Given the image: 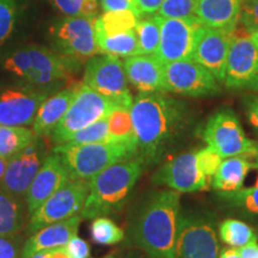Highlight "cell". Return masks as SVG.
<instances>
[{"label":"cell","mask_w":258,"mask_h":258,"mask_svg":"<svg viewBox=\"0 0 258 258\" xmlns=\"http://www.w3.org/2000/svg\"><path fill=\"white\" fill-rule=\"evenodd\" d=\"M138 157L145 165H156L182 139L191 114L185 102L164 92H139L131 108Z\"/></svg>","instance_id":"obj_1"},{"label":"cell","mask_w":258,"mask_h":258,"mask_svg":"<svg viewBox=\"0 0 258 258\" xmlns=\"http://www.w3.org/2000/svg\"><path fill=\"white\" fill-rule=\"evenodd\" d=\"M179 214V192L171 189L150 192L129 224L128 245L150 258H176Z\"/></svg>","instance_id":"obj_2"},{"label":"cell","mask_w":258,"mask_h":258,"mask_svg":"<svg viewBox=\"0 0 258 258\" xmlns=\"http://www.w3.org/2000/svg\"><path fill=\"white\" fill-rule=\"evenodd\" d=\"M80 66L78 61L40 44L12 48L0 56V67L9 76L42 89L57 90L78 73Z\"/></svg>","instance_id":"obj_3"},{"label":"cell","mask_w":258,"mask_h":258,"mask_svg":"<svg viewBox=\"0 0 258 258\" xmlns=\"http://www.w3.org/2000/svg\"><path fill=\"white\" fill-rule=\"evenodd\" d=\"M139 157L118 161L89 180V195L84 203L83 219L108 217L120 212L144 172Z\"/></svg>","instance_id":"obj_4"},{"label":"cell","mask_w":258,"mask_h":258,"mask_svg":"<svg viewBox=\"0 0 258 258\" xmlns=\"http://www.w3.org/2000/svg\"><path fill=\"white\" fill-rule=\"evenodd\" d=\"M51 152L60 157L72 179L83 180H90L118 161L138 157V150L115 143L55 145Z\"/></svg>","instance_id":"obj_5"},{"label":"cell","mask_w":258,"mask_h":258,"mask_svg":"<svg viewBox=\"0 0 258 258\" xmlns=\"http://www.w3.org/2000/svg\"><path fill=\"white\" fill-rule=\"evenodd\" d=\"M218 218L203 209H180L176 258H219Z\"/></svg>","instance_id":"obj_6"},{"label":"cell","mask_w":258,"mask_h":258,"mask_svg":"<svg viewBox=\"0 0 258 258\" xmlns=\"http://www.w3.org/2000/svg\"><path fill=\"white\" fill-rule=\"evenodd\" d=\"M202 140L222 158H254L258 144L245 134L239 117L230 108L219 109L209 116L201 131Z\"/></svg>","instance_id":"obj_7"},{"label":"cell","mask_w":258,"mask_h":258,"mask_svg":"<svg viewBox=\"0 0 258 258\" xmlns=\"http://www.w3.org/2000/svg\"><path fill=\"white\" fill-rule=\"evenodd\" d=\"M116 103L85 84H80L69 110L48 135L55 145L69 143L77 132L110 114Z\"/></svg>","instance_id":"obj_8"},{"label":"cell","mask_w":258,"mask_h":258,"mask_svg":"<svg viewBox=\"0 0 258 258\" xmlns=\"http://www.w3.org/2000/svg\"><path fill=\"white\" fill-rule=\"evenodd\" d=\"M95 22L96 18L67 16L57 19L48 29L53 49L80 63L102 54L97 44Z\"/></svg>","instance_id":"obj_9"},{"label":"cell","mask_w":258,"mask_h":258,"mask_svg":"<svg viewBox=\"0 0 258 258\" xmlns=\"http://www.w3.org/2000/svg\"><path fill=\"white\" fill-rule=\"evenodd\" d=\"M57 90L42 89L17 82L0 86V125L32 124L42 102Z\"/></svg>","instance_id":"obj_10"},{"label":"cell","mask_w":258,"mask_h":258,"mask_svg":"<svg viewBox=\"0 0 258 258\" xmlns=\"http://www.w3.org/2000/svg\"><path fill=\"white\" fill-rule=\"evenodd\" d=\"M89 195V180L71 179L29 215L28 233L80 214Z\"/></svg>","instance_id":"obj_11"},{"label":"cell","mask_w":258,"mask_h":258,"mask_svg":"<svg viewBox=\"0 0 258 258\" xmlns=\"http://www.w3.org/2000/svg\"><path fill=\"white\" fill-rule=\"evenodd\" d=\"M83 84L115 103H133L124 64L120 57L109 54L92 56L85 63Z\"/></svg>","instance_id":"obj_12"},{"label":"cell","mask_w":258,"mask_h":258,"mask_svg":"<svg viewBox=\"0 0 258 258\" xmlns=\"http://www.w3.org/2000/svg\"><path fill=\"white\" fill-rule=\"evenodd\" d=\"M164 92L186 97H212L220 92V83L192 59L173 61L164 64Z\"/></svg>","instance_id":"obj_13"},{"label":"cell","mask_w":258,"mask_h":258,"mask_svg":"<svg viewBox=\"0 0 258 258\" xmlns=\"http://www.w3.org/2000/svg\"><path fill=\"white\" fill-rule=\"evenodd\" d=\"M202 27V22L196 16L190 18L161 17L160 41L154 55L164 64L192 59L196 40Z\"/></svg>","instance_id":"obj_14"},{"label":"cell","mask_w":258,"mask_h":258,"mask_svg":"<svg viewBox=\"0 0 258 258\" xmlns=\"http://www.w3.org/2000/svg\"><path fill=\"white\" fill-rule=\"evenodd\" d=\"M249 32H234L226 64L225 85L231 90L258 92V48Z\"/></svg>","instance_id":"obj_15"},{"label":"cell","mask_w":258,"mask_h":258,"mask_svg":"<svg viewBox=\"0 0 258 258\" xmlns=\"http://www.w3.org/2000/svg\"><path fill=\"white\" fill-rule=\"evenodd\" d=\"M157 186L182 192L207 190L211 182L202 173L196 160V152H185L163 164L152 176Z\"/></svg>","instance_id":"obj_16"},{"label":"cell","mask_w":258,"mask_h":258,"mask_svg":"<svg viewBox=\"0 0 258 258\" xmlns=\"http://www.w3.org/2000/svg\"><path fill=\"white\" fill-rule=\"evenodd\" d=\"M46 157V144L42 141V138L37 137L34 143L8 160L0 186L15 196L24 199Z\"/></svg>","instance_id":"obj_17"},{"label":"cell","mask_w":258,"mask_h":258,"mask_svg":"<svg viewBox=\"0 0 258 258\" xmlns=\"http://www.w3.org/2000/svg\"><path fill=\"white\" fill-rule=\"evenodd\" d=\"M235 30L203 25L196 40L192 60L207 69L219 83L225 82L228 51Z\"/></svg>","instance_id":"obj_18"},{"label":"cell","mask_w":258,"mask_h":258,"mask_svg":"<svg viewBox=\"0 0 258 258\" xmlns=\"http://www.w3.org/2000/svg\"><path fill=\"white\" fill-rule=\"evenodd\" d=\"M71 179L72 177L60 157L54 152L48 153L24 196L28 214L31 215L42 203Z\"/></svg>","instance_id":"obj_19"},{"label":"cell","mask_w":258,"mask_h":258,"mask_svg":"<svg viewBox=\"0 0 258 258\" xmlns=\"http://www.w3.org/2000/svg\"><path fill=\"white\" fill-rule=\"evenodd\" d=\"M82 220V215L77 214L66 220L44 226L31 233L30 237L24 241L19 258H28L40 251H50L64 246L73 235L78 234Z\"/></svg>","instance_id":"obj_20"},{"label":"cell","mask_w":258,"mask_h":258,"mask_svg":"<svg viewBox=\"0 0 258 258\" xmlns=\"http://www.w3.org/2000/svg\"><path fill=\"white\" fill-rule=\"evenodd\" d=\"M123 64L128 82L139 92H164V63L156 55L129 56Z\"/></svg>","instance_id":"obj_21"},{"label":"cell","mask_w":258,"mask_h":258,"mask_svg":"<svg viewBox=\"0 0 258 258\" xmlns=\"http://www.w3.org/2000/svg\"><path fill=\"white\" fill-rule=\"evenodd\" d=\"M80 84L82 83H73L67 88L57 90L42 102L31 124L32 131L37 137H48L51 133L54 127L59 123L69 110Z\"/></svg>","instance_id":"obj_22"},{"label":"cell","mask_w":258,"mask_h":258,"mask_svg":"<svg viewBox=\"0 0 258 258\" xmlns=\"http://www.w3.org/2000/svg\"><path fill=\"white\" fill-rule=\"evenodd\" d=\"M243 0H199L196 17L205 27L235 30Z\"/></svg>","instance_id":"obj_23"},{"label":"cell","mask_w":258,"mask_h":258,"mask_svg":"<svg viewBox=\"0 0 258 258\" xmlns=\"http://www.w3.org/2000/svg\"><path fill=\"white\" fill-rule=\"evenodd\" d=\"M254 167L253 163L244 157H231L222 160L211 184L217 191L228 192L243 188L249 171Z\"/></svg>","instance_id":"obj_24"},{"label":"cell","mask_w":258,"mask_h":258,"mask_svg":"<svg viewBox=\"0 0 258 258\" xmlns=\"http://www.w3.org/2000/svg\"><path fill=\"white\" fill-rule=\"evenodd\" d=\"M27 213L23 199L0 186V235L21 233L27 222Z\"/></svg>","instance_id":"obj_25"},{"label":"cell","mask_w":258,"mask_h":258,"mask_svg":"<svg viewBox=\"0 0 258 258\" xmlns=\"http://www.w3.org/2000/svg\"><path fill=\"white\" fill-rule=\"evenodd\" d=\"M132 104L116 103L110 114L106 116V120H108V143L123 144L125 146L138 150L137 137H135L134 125L131 115Z\"/></svg>","instance_id":"obj_26"},{"label":"cell","mask_w":258,"mask_h":258,"mask_svg":"<svg viewBox=\"0 0 258 258\" xmlns=\"http://www.w3.org/2000/svg\"><path fill=\"white\" fill-rule=\"evenodd\" d=\"M219 203L225 211L247 220L258 222V186L235 191H217Z\"/></svg>","instance_id":"obj_27"},{"label":"cell","mask_w":258,"mask_h":258,"mask_svg":"<svg viewBox=\"0 0 258 258\" xmlns=\"http://www.w3.org/2000/svg\"><path fill=\"white\" fill-rule=\"evenodd\" d=\"M96 38L102 54H109L116 57L139 55L138 35L135 30L110 36L96 32Z\"/></svg>","instance_id":"obj_28"},{"label":"cell","mask_w":258,"mask_h":258,"mask_svg":"<svg viewBox=\"0 0 258 258\" xmlns=\"http://www.w3.org/2000/svg\"><path fill=\"white\" fill-rule=\"evenodd\" d=\"M37 135L28 127L0 125V157L10 159L35 141Z\"/></svg>","instance_id":"obj_29"},{"label":"cell","mask_w":258,"mask_h":258,"mask_svg":"<svg viewBox=\"0 0 258 258\" xmlns=\"http://www.w3.org/2000/svg\"><path fill=\"white\" fill-rule=\"evenodd\" d=\"M139 22L138 15L132 10L120 11H104V14L96 18V32L104 35H117L133 31Z\"/></svg>","instance_id":"obj_30"},{"label":"cell","mask_w":258,"mask_h":258,"mask_svg":"<svg viewBox=\"0 0 258 258\" xmlns=\"http://www.w3.org/2000/svg\"><path fill=\"white\" fill-rule=\"evenodd\" d=\"M219 238L222 243L231 247L239 249L245 245L256 243L258 237L250 225L239 219L228 218L219 225Z\"/></svg>","instance_id":"obj_31"},{"label":"cell","mask_w":258,"mask_h":258,"mask_svg":"<svg viewBox=\"0 0 258 258\" xmlns=\"http://www.w3.org/2000/svg\"><path fill=\"white\" fill-rule=\"evenodd\" d=\"M28 0H0V47L4 46L23 21Z\"/></svg>","instance_id":"obj_32"},{"label":"cell","mask_w":258,"mask_h":258,"mask_svg":"<svg viewBox=\"0 0 258 258\" xmlns=\"http://www.w3.org/2000/svg\"><path fill=\"white\" fill-rule=\"evenodd\" d=\"M160 16L148 15L139 18L135 28L138 35L139 55H154L160 41Z\"/></svg>","instance_id":"obj_33"},{"label":"cell","mask_w":258,"mask_h":258,"mask_svg":"<svg viewBox=\"0 0 258 258\" xmlns=\"http://www.w3.org/2000/svg\"><path fill=\"white\" fill-rule=\"evenodd\" d=\"M90 234H91V239L96 244L105 245V246L120 244L125 238V232L111 219L106 217L92 219Z\"/></svg>","instance_id":"obj_34"},{"label":"cell","mask_w":258,"mask_h":258,"mask_svg":"<svg viewBox=\"0 0 258 258\" xmlns=\"http://www.w3.org/2000/svg\"><path fill=\"white\" fill-rule=\"evenodd\" d=\"M49 3L67 17L96 18L99 9V0H49Z\"/></svg>","instance_id":"obj_35"},{"label":"cell","mask_w":258,"mask_h":258,"mask_svg":"<svg viewBox=\"0 0 258 258\" xmlns=\"http://www.w3.org/2000/svg\"><path fill=\"white\" fill-rule=\"evenodd\" d=\"M98 143H108V120L106 117L77 132L66 144L85 145Z\"/></svg>","instance_id":"obj_36"},{"label":"cell","mask_w":258,"mask_h":258,"mask_svg":"<svg viewBox=\"0 0 258 258\" xmlns=\"http://www.w3.org/2000/svg\"><path fill=\"white\" fill-rule=\"evenodd\" d=\"M199 0H164L158 15L164 18H190L196 16Z\"/></svg>","instance_id":"obj_37"},{"label":"cell","mask_w":258,"mask_h":258,"mask_svg":"<svg viewBox=\"0 0 258 258\" xmlns=\"http://www.w3.org/2000/svg\"><path fill=\"white\" fill-rule=\"evenodd\" d=\"M196 160H198V165L203 175L207 177L209 182H212V177L215 175V172L221 165L222 157L217 151L207 146L196 152Z\"/></svg>","instance_id":"obj_38"},{"label":"cell","mask_w":258,"mask_h":258,"mask_svg":"<svg viewBox=\"0 0 258 258\" xmlns=\"http://www.w3.org/2000/svg\"><path fill=\"white\" fill-rule=\"evenodd\" d=\"M239 21L246 32L258 31V0H243Z\"/></svg>","instance_id":"obj_39"},{"label":"cell","mask_w":258,"mask_h":258,"mask_svg":"<svg viewBox=\"0 0 258 258\" xmlns=\"http://www.w3.org/2000/svg\"><path fill=\"white\" fill-rule=\"evenodd\" d=\"M23 245L18 234L0 235V258H19Z\"/></svg>","instance_id":"obj_40"},{"label":"cell","mask_w":258,"mask_h":258,"mask_svg":"<svg viewBox=\"0 0 258 258\" xmlns=\"http://www.w3.org/2000/svg\"><path fill=\"white\" fill-rule=\"evenodd\" d=\"M63 247L71 258H90V254H91L89 243L80 238L78 234L73 235Z\"/></svg>","instance_id":"obj_41"},{"label":"cell","mask_w":258,"mask_h":258,"mask_svg":"<svg viewBox=\"0 0 258 258\" xmlns=\"http://www.w3.org/2000/svg\"><path fill=\"white\" fill-rule=\"evenodd\" d=\"M164 0H134L135 14L138 17H144V16L154 15L159 11L163 5Z\"/></svg>","instance_id":"obj_42"},{"label":"cell","mask_w":258,"mask_h":258,"mask_svg":"<svg viewBox=\"0 0 258 258\" xmlns=\"http://www.w3.org/2000/svg\"><path fill=\"white\" fill-rule=\"evenodd\" d=\"M243 105L245 109L247 120L252 128L258 133V96H246L243 99Z\"/></svg>","instance_id":"obj_43"},{"label":"cell","mask_w":258,"mask_h":258,"mask_svg":"<svg viewBox=\"0 0 258 258\" xmlns=\"http://www.w3.org/2000/svg\"><path fill=\"white\" fill-rule=\"evenodd\" d=\"M104 11H120V10H132L135 12L134 0H99Z\"/></svg>","instance_id":"obj_44"},{"label":"cell","mask_w":258,"mask_h":258,"mask_svg":"<svg viewBox=\"0 0 258 258\" xmlns=\"http://www.w3.org/2000/svg\"><path fill=\"white\" fill-rule=\"evenodd\" d=\"M102 258H150V257H148L146 253H144L141 250H139L138 247L128 245L125 249L115 250Z\"/></svg>","instance_id":"obj_45"},{"label":"cell","mask_w":258,"mask_h":258,"mask_svg":"<svg viewBox=\"0 0 258 258\" xmlns=\"http://www.w3.org/2000/svg\"><path fill=\"white\" fill-rule=\"evenodd\" d=\"M240 258H258V244L251 243L238 249Z\"/></svg>","instance_id":"obj_46"},{"label":"cell","mask_w":258,"mask_h":258,"mask_svg":"<svg viewBox=\"0 0 258 258\" xmlns=\"http://www.w3.org/2000/svg\"><path fill=\"white\" fill-rule=\"evenodd\" d=\"M219 258H240V254L238 252V249L230 246L221 250Z\"/></svg>","instance_id":"obj_47"},{"label":"cell","mask_w":258,"mask_h":258,"mask_svg":"<svg viewBox=\"0 0 258 258\" xmlns=\"http://www.w3.org/2000/svg\"><path fill=\"white\" fill-rule=\"evenodd\" d=\"M49 258H71L63 246L49 251Z\"/></svg>","instance_id":"obj_48"},{"label":"cell","mask_w":258,"mask_h":258,"mask_svg":"<svg viewBox=\"0 0 258 258\" xmlns=\"http://www.w3.org/2000/svg\"><path fill=\"white\" fill-rule=\"evenodd\" d=\"M6 165H8V159L0 157V180H2L3 176H4L5 170H6Z\"/></svg>","instance_id":"obj_49"},{"label":"cell","mask_w":258,"mask_h":258,"mask_svg":"<svg viewBox=\"0 0 258 258\" xmlns=\"http://www.w3.org/2000/svg\"><path fill=\"white\" fill-rule=\"evenodd\" d=\"M28 258H49V251H40V252L31 254Z\"/></svg>","instance_id":"obj_50"},{"label":"cell","mask_w":258,"mask_h":258,"mask_svg":"<svg viewBox=\"0 0 258 258\" xmlns=\"http://www.w3.org/2000/svg\"><path fill=\"white\" fill-rule=\"evenodd\" d=\"M250 37H251V41L253 42L254 46H256V47L258 48V31L252 32V34L250 35Z\"/></svg>","instance_id":"obj_51"},{"label":"cell","mask_w":258,"mask_h":258,"mask_svg":"<svg viewBox=\"0 0 258 258\" xmlns=\"http://www.w3.org/2000/svg\"><path fill=\"white\" fill-rule=\"evenodd\" d=\"M254 159H256V161L253 163V165H254V167H258V151H257L256 157H254Z\"/></svg>","instance_id":"obj_52"},{"label":"cell","mask_w":258,"mask_h":258,"mask_svg":"<svg viewBox=\"0 0 258 258\" xmlns=\"http://www.w3.org/2000/svg\"><path fill=\"white\" fill-rule=\"evenodd\" d=\"M256 186H258V177H257V180H256Z\"/></svg>","instance_id":"obj_53"}]
</instances>
